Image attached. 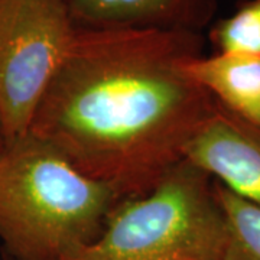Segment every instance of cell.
Listing matches in <instances>:
<instances>
[{
  "mask_svg": "<svg viewBox=\"0 0 260 260\" xmlns=\"http://www.w3.org/2000/svg\"><path fill=\"white\" fill-rule=\"evenodd\" d=\"M191 30L75 28L28 133L123 200L148 194L184 159L214 99L186 74Z\"/></svg>",
  "mask_w": 260,
  "mask_h": 260,
  "instance_id": "1",
  "label": "cell"
},
{
  "mask_svg": "<svg viewBox=\"0 0 260 260\" xmlns=\"http://www.w3.org/2000/svg\"><path fill=\"white\" fill-rule=\"evenodd\" d=\"M121 201L28 132L0 150V242L12 260H68Z\"/></svg>",
  "mask_w": 260,
  "mask_h": 260,
  "instance_id": "2",
  "label": "cell"
},
{
  "mask_svg": "<svg viewBox=\"0 0 260 260\" xmlns=\"http://www.w3.org/2000/svg\"><path fill=\"white\" fill-rule=\"evenodd\" d=\"M225 239L214 179L182 159L148 194L121 201L68 260H224Z\"/></svg>",
  "mask_w": 260,
  "mask_h": 260,
  "instance_id": "3",
  "label": "cell"
},
{
  "mask_svg": "<svg viewBox=\"0 0 260 260\" xmlns=\"http://www.w3.org/2000/svg\"><path fill=\"white\" fill-rule=\"evenodd\" d=\"M74 32L62 0H0V120L8 143L28 132Z\"/></svg>",
  "mask_w": 260,
  "mask_h": 260,
  "instance_id": "4",
  "label": "cell"
},
{
  "mask_svg": "<svg viewBox=\"0 0 260 260\" xmlns=\"http://www.w3.org/2000/svg\"><path fill=\"white\" fill-rule=\"evenodd\" d=\"M184 159L260 207V130L214 100L186 145Z\"/></svg>",
  "mask_w": 260,
  "mask_h": 260,
  "instance_id": "5",
  "label": "cell"
},
{
  "mask_svg": "<svg viewBox=\"0 0 260 260\" xmlns=\"http://www.w3.org/2000/svg\"><path fill=\"white\" fill-rule=\"evenodd\" d=\"M75 28L200 32L213 23L217 0H62Z\"/></svg>",
  "mask_w": 260,
  "mask_h": 260,
  "instance_id": "6",
  "label": "cell"
},
{
  "mask_svg": "<svg viewBox=\"0 0 260 260\" xmlns=\"http://www.w3.org/2000/svg\"><path fill=\"white\" fill-rule=\"evenodd\" d=\"M185 71L215 102L260 130V55L201 54L186 61Z\"/></svg>",
  "mask_w": 260,
  "mask_h": 260,
  "instance_id": "7",
  "label": "cell"
},
{
  "mask_svg": "<svg viewBox=\"0 0 260 260\" xmlns=\"http://www.w3.org/2000/svg\"><path fill=\"white\" fill-rule=\"evenodd\" d=\"M214 191L225 218L224 260H260V207L214 181Z\"/></svg>",
  "mask_w": 260,
  "mask_h": 260,
  "instance_id": "8",
  "label": "cell"
},
{
  "mask_svg": "<svg viewBox=\"0 0 260 260\" xmlns=\"http://www.w3.org/2000/svg\"><path fill=\"white\" fill-rule=\"evenodd\" d=\"M208 35L217 52L260 55V0H247L233 15L213 22Z\"/></svg>",
  "mask_w": 260,
  "mask_h": 260,
  "instance_id": "9",
  "label": "cell"
},
{
  "mask_svg": "<svg viewBox=\"0 0 260 260\" xmlns=\"http://www.w3.org/2000/svg\"><path fill=\"white\" fill-rule=\"evenodd\" d=\"M6 136H5V130H3V124H2V120H0V150L6 146Z\"/></svg>",
  "mask_w": 260,
  "mask_h": 260,
  "instance_id": "10",
  "label": "cell"
},
{
  "mask_svg": "<svg viewBox=\"0 0 260 260\" xmlns=\"http://www.w3.org/2000/svg\"><path fill=\"white\" fill-rule=\"evenodd\" d=\"M2 259H3V260H12L10 257H8L6 254H2Z\"/></svg>",
  "mask_w": 260,
  "mask_h": 260,
  "instance_id": "11",
  "label": "cell"
}]
</instances>
